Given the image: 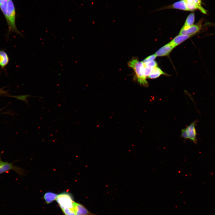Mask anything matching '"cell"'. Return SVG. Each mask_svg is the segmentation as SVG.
I'll use <instances>...</instances> for the list:
<instances>
[{
	"instance_id": "cell-19",
	"label": "cell",
	"mask_w": 215,
	"mask_h": 215,
	"mask_svg": "<svg viewBox=\"0 0 215 215\" xmlns=\"http://www.w3.org/2000/svg\"><path fill=\"white\" fill-rule=\"evenodd\" d=\"M144 67L145 75L147 77L150 73L153 67L145 66Z\"/></svg>"
},
{
	"instance_id": "cell-2",
	"label": "cell",
	"mask_w": 215,
	"mask_h": 215,
	"mask_svg": "<svg viewBox=\"0 0 215 215\" xmlns=\"http://www.w3.org/2000/svg\"><path fill=\"white\" fill-rule=\"evenodd\" d=\"M56 200L62 209L73 207L75 202L72 194L67 191H63L57 194Z\"/></svg>"
},
{
	"instance_id": "cell-4",
	"label": "cell",
	"mask_w": 215,
	"mask_h": 215,
	"mask_svg": "<svg viewBox=\"0 0 215 215\" xmlns=\"http://www.w3.org/2000/svg\"><path fill=\"white\" fill-rule=\"evenodd\" d=\"M202 19H201L197 23L188 27H182L179 35H184L193 36L194 34L198 33L201 30Z\"/></svg>"
},
{
	"instance_id": "cell-10",
	"label": "cell",
	"mask_w": 215,
	"mask_h": 215,
	"mask_svg": "<svg viewBox=\"0 0 215 215\" xmlns=\"http://www.w3.org/2000/svg\"><path fill=\"white\" fill-rule=\"evenodd\" d=\"M162 75H168L164 72L159 67L157 66L153 68L152 70L148 76L149 79H154L159 77Z\"/></svg>"
},
{
	"instance_id": "cell-14",
	"label": "cell",
	"mask_w": 215,
	"mask_h": 215,
	"mask_svg": "<svg viewBox=\"0 0 215 215\" xmlns=\"http://www.w3.org/2000/svg\"><path fill=\"white\" fill-rule=\"evenodd\" d=\"M64 215H76L74 207L64 208L62 209Z\"/></svg>"
},
{
	"instance_id": "cell-16",
	"label": "cell",
	"mask_w": 215,
	"mask_h": 215,
	"mask_svg": "<svg viewBox=\"0 0 215 215\" xmlns=\"http://www.w3.org/2000/svg\"><path fill=\"white\" fill-rule=\"evenodd\" d=\"M156 57V56L155 54H152L145 58L142 61V62L143 63H145L152 61L154 60Z\"/></svg>"
},
{
	"instance_id": "cell-20",
	"label": "cell",
	"mask_w": 215,
	"mask_h": 215,
	"mask_svg": "<svg viewBox=\"0 0 215 215\" xmlns=\"http://www.w3.org/2000/svg\"><path fill=\"white\" fill-rule=\"evenodd\" d=\"M4 92V91L2 90H1V89H0V94L1 93H3Z\"/></svg>"
},
{
	"instance_id": "cell-1",
	"label": "cell",
	"mask_w": 215,
	"mask_h": 215,
	"mask_svg": "<svg viewBox=\"0 0 215 215\" xmlns=\"http://www.w3.org/2000/svg\"><path fill=\"white\" fill-rule=\"evenodd\" d=\"M128 65L133 70L139 83L148 87V84L146 80L147 77L145 75V67L142 62L139 61L138 59L134 58L128 62Z\"/></svg>"
},
{
	"instance_id": "cell-17",
	"label": "cell",
	"mask_w": 215,
	"mask_h": 215,
	"mask_svg": "<svg viewBox=\"0 0 215 215\" xmlns=\"http://www.w3.org/2000/svg\"><path fill=\"white\" fill-rule=\"evenodd\" d=\"M143 63L145 67H148L153 68L154 67L157 66V63L156 61L154 60H153L149 62Z\"/></svg>"
},
{
	"instance_id": "cell-6",
	"label": "cell",
	"mask_w": 215,
	"mask_h": 215,
	"mask_svg": "<svg viewBox=\"0 0 215 215\" xmlns=\"http://www.w3.org/2000/svg\"><path fill=\"white\" fill-rule=\"evenodd\" d=\"M174 48L169 42L159 49L155 54L156 56H168Z\"/></svg>"
},
{
	"instance_id": "cell-18",
	"label": "cell",
	"mask_w": 215,
	"mask_h": 215,
	"mask_svg": "<svg viewBox=\"0 0 215 215\" xmlns=\"http://www.w3.org/2000/svg\"><path fill=\"white\" fill-rule=\"evenodd\" d=\"M181 136L185 139H188V133L186 128L182 130Z\"/></svg>"
},
{
	"instance_id": "cell-8",
	"label": "cell",
	"mask_w": 215,
	"mask_h": 215,
	"mask_svg": "<svg viewBox=\"0 0 215 215\" xmlns=\"http://www.w3.org/2000/svg\"><path fill=\"white\" fill-rule=\"evenodd\" d=\"M192 36L187 35H178L169 43L174 48Z\"/></svg>"
},
{
	"instance_id": "cell-5",
	"label": "cell",
	"mask_w": 215,
	"mask_h": 215,
	"mask_svg": "<svg viewBox=\"0 0 215 215\" xmlns=\"http://www.w3.org/2000/svg\"><path fill=\"white\" fill-rule=\"evenodd\" d=\"M198 122L197 120H195L186 128L188 133V139H190L195 144H197V143L195 126Z\"/></svg>"
},
{
	"instance_id": "cell-3",
	"label": "cell",
	"mask_w": 215,
	"mask_h": 215,
	"mask_svg": "<svg viewBox=\"0 0 215 215\" xmlns=\"http://www.w3.org/2000/svg\"><path fill=\"white\" fill-rule=\"evenodd\" d=\"M10 170L15 171L21 176L24 174V170L22 168L14 165L12 163L3 161L0 157V174Z\"/></svg>"
},
{
	"instance_id": "cell-9",
	"label": "cell",
	"mask_w": 215,
	"mask_h": 215,
	"mask_svg": "<svg viewBox=\"0 0 215 215\" xmlns=\"http://www.w3.org/2000/svg\"><path fill=\"white\" fill-rule=\"evenodd\" d=\"M165 8H172L185 11H189L185 2L183 0L177 1Z\"/></svg>"
},
{
	"instance_id": "cell-7",
	"label": "cell",
	"mask_w": 215,
	"mask_h": 215,
	"mask_svg": "<svg viewBox=\"0 0 215 215\" xmlns=\"http://www.w3.org/2000/svg\"><path fill=\"white\" fill-rule=\"evenodd\" d=\"M73 207L76 215H96L90 212L84 205L79 203L74 202Z\"/></svg>"
},
{
	"instance_id": "cell-12",
	"label": "cell",
	"mask_w": 215,
	"mask_h": 215,
	"mask_svg": "<svg viewBox=\"0 0 215 215\" xmlns=\"http://www.w3.org/2000/svg\"><path fill=\"white\" fill-rule=\"evenodd\" d=\"M57 194L53 192L49 191L44 194L43 198L47 203H50L56 200Z\"/></svg>"
},
{
	"instance_id": "cell-13",
	"label": "cell",
	"mask_w": 215,
	"mask_h": 215,
	"mask_svg": "<svg viewBox=\"0 0 215 215\" xmlns=\"http://www.w3.org/2000/svg\"><path fill=\"white\" fill-rule=\"evenodd\" d=\"M195 20L194 13H191L187 16L183 27H188L193 25Z\"/></svg>"
},
{
	"instance_id": "cell-11",
	"label": "cell",
	"mask_w": 215,
	"mask_h": 215,
	"mask_svg": "<svg viewBox=\"0 0 215 215\" xmlns=\"http://www.w3.org/2000/svg\"><path fill=\"white\" fill-rule=\"evenodd\" d=\"M9 59L7 53L3 50H0V66L3 69L8 64Z\"/></svg>"
},
{
	"instance_id": "cell-15",
	"label": "cell",
	"mask_w": 215,
	"mask_h": 215,
	"mask_svg": "<svg viewBox=\"0 0 215 215\" xmlns=\"http://www.w3.org/2000/svg\"><path fill=\"white\" fill-rule=\"evenodd\" d=\"M194 1L197 9L200 10L203 13L206 14V10L201 6V0H194Z\"/></svg>"
}]
</instances>
